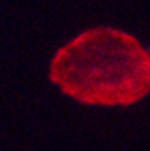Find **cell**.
Here are the masks:
<instances>
[{"label": "cell", "instance_id": "obj_1", "mask_svg": "<svg viewBox=\"0 0 150 151\" xmlns=\"http://www.w3.org/2000/svg\"><path fill=\"white\" fill-rule=\"evenodd\" d=\"M48 78L81 105L129 108L150 93V52L134 35L98 26L56 51Z\"/></svg>", "mask_w": 150, "mask_h": 151}]
</instances>
